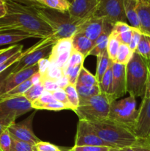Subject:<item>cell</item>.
I'll use <instances>...</instances> for the list:
<instances>
[{
  "mask_svg": "<svg viewBox=\"0 0 150 151\" xmlns=\"http://www.w3.org/2000/svg\"><path fill=\"white\" fill-rule=\"evenodd\" d=\"M7 13L0 19V30H19L30 33L36 38H44L54 32L40 18L31 4L15 0H5Z\"/></svg>",
  "mask_w": 150,
  "mask_h": 151,
  "instance_id": "6da1fadb",
  "label": "cell"
},
{
  "mask_svg": "<svg viewBox=\"0 0 150 151\" xmlns=\"http://www.w3.org/2000/svg\"><path fill=\"white\" fill-rule=\"evenodd\" d=\"M40 18L52 29L56 40L71 38L77 32L78 27L84 19L71 17L69 13H62L37 4H31Z\"/></svg>",
  "mask_w": 150,
  "mask_h": 151,
  "instance_id": "7a4b0ae2",
  "label": "cell"
},
{
  "mask_svg": "<svg viewBox=\"0 0 150 151\" xmlns=\"http://www.w3.org/2000/svg\"><path fill=\"white\" fill-rule=\"evenodd\" d=\"M89 122L97 135L113 148L132 147L138 142L132 130L114 121L106 119Z\"/></svg>",
  "mask_w": 150,
  "mask_h": 151,
  "instance_id": "3957f363",
  "label": "cell"
},
{
  "mask_svg": "<svg viewBox=\"0 0 150 151\" xmlns=\"http://www.w3.org/2000/svg\"><path fill=\"white\" fill-rule=\"evenodd\" d=\"M147 60L134 52L126 65V90L130 96L142 97L145 95L148 82Z\"/></svg>",
  "mask_w": 150,
  "mask_h": 151,
  "instance_id": "277c9868",
  "label": "cell"
},
{
  "mask_svg": "<svg viewBox=\"0 0 150 151\" xmlns=\"http://www.w3.org/2000/svg\"><path fill=\"white\" fill-rule=\"evenodd\" d=\"M111 102L107 94L100 93L97 95L79 98L78 107L74 112L79 119L94 122L108 119Z\"/></svg>",
  "mask_w": 150,
  "mask_h": 151,
  "instance_id": "5b68a950",
  "label": "cell"
},
{
  "mask_svg": "<svg viewBox=\"0 0 150 151\" xmlns=\"http://www.w3.org/2000/svg\"><path fill=\"white\" fill-rule=\"evenodd\" d=\"M138 114L135 97L129 95L126 98L111 103L108 119L132 131Z\"/></svg>",
  "mask_w": 150,
  "mask_h": 151,
  "instance_id": "8992f818",
  "label": "cell"
},
{
  "mask_svg": "<svg viewBox=\"0 0 150 151\" xmlns=\"http://www.w3.org/2000/svg\"><path fill=\"white\" fill-rule=\"evenodd\" d=\"M57 42V40L53 37V35L46 38H42L40 41L32 46V49L28 54L24 56L16 63V66L13 72H19L25 68L30 67L37 64L40 60L49 58L53 45Z\"/></svg>",
  "mask_w": 150,
  "mask_h": 151,
  "instance_id": "52a82bcc",
  "label": "cell"
},
{
  "mask_svg": "<svg viewBox=\"0 0 150 151\" xmlns=\"http://www.w3.org/2000/svg\"><path fill=\"white\" fill-rule=\"evenodd\" d=\"M124 1V0H99L92 16L103 19L113 24L119 22L127 23Z\"/></svg>",
  "mask_w": 150,
  "mask_h": 151,
  "instance_id": "ba28073f",
  "label": "cell"
},
{
  "mask_svg": "<svg viewBox=\"0 0 150 151\" xmlns=\"http://www.w3.org/2000/svg\"><path fill=\"white\" fill-rule=\"evenodd\" d=\"M32 109L31 103L24 95L0 100V119H16Z\"/></svg>",
  "mask_w": 150,
  "mask_h": 151,
  "instance_id": "9c48e42d",
  "label": "cell"
},
{
  "mask_svg": "<svg viewBox=\"0 0 150 151\" xmlns=\"http://www.w3.org/2000/svg\"><path fill=\"white\" fill-rule=\"evenodd\" d=\"M74 146H104L113 148L97 135L89 122L82 119H79L78 122Z\"/></svg>",
  "mask_w": 150,
  "mask_h": 151,
  "instance_id": "30bf717a",
  "label": "cell"
},
{
  "mask_svg": "<svg viewBox=\"0 0 150 151\" xmlns=\"http://www.w3.org/2000/svg\"><path fill=\"white\" fill-rule=\"evenodd\" d=\"M36 111H34L27 118L19 123H13L8 127L7 130L10 136L17 140L25 142L35 145L39 142L40 140L34 134L32 130V122Z\"/></svg>",
  "mask_w": 150,
  "mask_h": 151,
  "instance_id": "8fae6325",
  "label": "cell"
},
{
  "mask_svg": "<svg viewBox=\"0 0 150 151\" xmlns=\"http://www.w3.org/2000/svg\"><path fill=\"white\" fill-rule=\"evenodd\" d=\"M132 132L138 140L150 137V97H143Z\"/></svg>",
  "mask_w": 150,
  "mask_h": 151,
  "instance_id": "7c38bea8",
  "label": "cell"
},
{
  "mask_svg": "<svg viewBox=\"0 0 150 151\" xmlns=\"http://www.w3.org/2000/svg\"><path fill=\"white\" fill-rule=\"evenodd\" d=\"M113 81L110 93L107 95L111 103L123 97L126 90V66L117 63H113Z\"/></svg>",
  "mask_w": 150,
  "mask_h": 151,
  "instance_id": "4fadbf2b",
  "label": "cell"
},
{
  "mask_svg": "<svg viewBox=\"0 0 150 151\" xmlns=\"http://www.w3.org/2000/svg\"><path fill=\"white\" fill-rule=\"evenodd\" d=\"M38 72V63L30 67L25 68L16 72H13L8 76V78L5 80L4 84L1 89V95L6 94L10 90L14 88L17 86L24 81L29 80L35 72Z\"/></svg>",
  "mask_w": 150,
  "mask_h": 151,
  "instance_id": "5bb4252c",
  "label": "cell"
},
{
  "mask_svg": "<svg viewBox=\"0 0 150 151\" xmlns=\"http://www.w3.org/2000/svg\"><path fill=\"white\" fill-rule=\"evenodd\" d=\"M105 24V20L100 18L91 16L84 19L77 29L78 33H81L95 42L102 32Z\"/></svg>",
  "mask_w": 150,
  "mask_h": 151,
  "instance_id": "9a60e30c",
  "label": "cell"
},
{
  "mask_svg": "<svg viewBox=\"0 0 150 151\" xmlns=\"http://www.w3.org/2000/svg\"><path fill=\"white\" fill-rule=\"evenodd\" d=\"M99 0H73L68 11L71 17L85 19L92 16Z\"/></svg>",
  "mask_w": 150,
  "mask_h": 151,
  "instance_id": "2e32d148",
  "label": "cell"
},
{
  "mask_svg": "<svg viewBox=\"0 0 150 151\" xmlns=\"http://www.w3.org/2000/svg\"><path fill=\"white\" fill-rule=\"evenodd\" d=\"M137 13L140 21V30L150 37V3L143 0H137Z\"/></svg>",
  "mask_w": 150,
  "mask_h": 151,
  "instance_id": "e0dca14e",
  "label": "cell"
},
{
  "mask_svg": "<svg viewBox=\"0 0 150 151\" xmlns=\"http://www.w3.org/2000/svg\"><path fill=\"white\" fill-rule=\"evenodd\" d=\"M113 24L105 20V24L102 32L98 38L96 40L94 43V47L89 53V55L99 56L101 53L107 50V44H108V38L111 33Z\"/></svg>",
  "mask_w": 150,
  "mask_h": 151,
  "instance_id": "ac0fdd59",
  "label": "cell"
},
{
  "mask_svg": "<svg viewBox=\"0 0 150 151\" xmlns=\"http://www.w3.org/2000/svg\"><path fill=\"white\" fill-rule=\"evenodd\" d=\"M71 41L73 50L82 54L85 58L89 55L95 44L86 36L78 32L71 37Z\"/></svg>",
  "mask_w": 150,
  "mask_h": 151,
  "instance_id": "d6986e66",
  "label": "cell"
},
{
  "mask_svg": "<svg viewBox=\"0 0 150 151\" xmlns=\"http://www.w3.org/2000/svg\"><path fill=\"white\" fill-rule=\"evenodd\" d=\"M35 38L30 33L19 30H0V46L15 44L27 38Z\"/></svg>",
  "mask_w": 150,
  "mask_h": 151,
  "instance_id": "ffe728a7",
  "label": "cell"
},
{
  "mask_svg": "<svg viewBox=\"0 0 150 151\" xmlns=\"http://www.w3.org/2000/svg\"><path fill=\"white\" fill-rule=\"evenodd\" d=\"M137 0H124V6L125 15L129 25L140 30V21L137 13Z\"/></svg>",
  "mask_w": 150,
  "mask_h": 151,
  "instance_id": "44dd1931",
  "label": "cell"
},
{
  "mask_svg": "<svg viewBox=\"0 0 150 151\" xmlns=\"http://www.w3.org/2000/svg\"><path fill=\"white\" fill-rule=\"evenodd\" d=\"M35 4L62 13H67L71 5L68 0H36Z\"/></svg>",
  "mask_w": 150,
  "mask_h": 151,
  "instance_id": "7402d4cb",
  "label": "cell"
},
{
  "mask_svg": "<svg viewBox=\"0 0 150 151\" xmlns=\"http://www.w3.org/2000/svg\"><path fill=\"white\" fill-rule=\"evenodd\" d=\"M73 50L71 38H62V39L57 40V42L53 45L52 50H51V53L48 58L49 60L50 63H51L60 53L67 51V50Z\"/></svg>",
  "mask_w": 150,
  "mask_h": 151,
  "instance_id": "603a6c76",
  "label": "cell"
},
{
  "mask_svg": "<svg viewBox=\"0 0 150 151\" xmlns=\"http://www.w3.org/2000/svg\"><path fill=\"white\" fill-rule=\"evenodd\" d=\"M113 64V62L109 58L107 50L101 53L99 56H97V65L96 72V78L99 83L101 81V78L104 76V73L107 72L108 68Z\"/></svg>",
  "mask_w": 150,
  "mask_h": 151,
  "instance_id": "cb8c5ba5",
  "label": "cell"
},
{
  "mask_svg": "<svg viewBox=\"0 0 150 151\" xmlns=\"http://www.w3.org/2000/svg\"><path fill=\"white\" fill-rule=\"evenodd\" d=\"M99 83L98 82L95 75L91 74L83 66L79 72L75 85L93 86H99Z\"/></svg>",
  "mask_w": 150,
  "mask_h": 151,
  "instance_id": "d4e9b609",
  "label": "cell"
},
{
  "mask_svg": "<svg viewBox=\"0 0 150 151\" xmlns=\"http://www.w3.org/2000/svg\"><path fill=\"white\" fill-rule=\"evenodd\" d=\"M32 86H33V83H32V81H31L30 78H29V80L24 81V83H21L20 85L17 86L15 87L14 88L10 90V91H8L7 93L0 96V98H1V100H4V99L18 97V96H22L24 95V93L26 92L30 87H32Z\"/></svg>",
  "mask_w": 150,
  "mask_h": 151,
  "instance_id": "484cf974",
  "label": "cell"
},
{
  "mask_svg": "<svg viewBox=\"0 0 150 151\" xmlns=\"http://www.w3.org/2000/svg\"><path fill=\"white\" fill-rule=\"evenodd\" d=\"M133 53V52L129 47V45L121 44L120 47H119V52H118L116 61L113 62V63H120V64L126 66L128 63V62L129 61L131 58H132Z\"/></svg>",
  "mask_w": 150,
  "mask_h": 151,
  "instance_id": "4316f807",
  "label": "cell"
},
{
  "mask_svg": "<svg viewBox=\"0 0 150 151\" xmlns=\"http://www.w3.org/2000/svg\"><path fill=\"white\" fill-rule=\"evenodd\" d=\"M137 53L140 55L141 57L145 58L146 60L150 59V38L147 35L142 33L141 40L137 47L136 50Z\"/></svg>",
  "mask_w": 150,
  "mask_h": 151,
  "instance_id": "83f0119b",
  "label": "cell"
},
{
  "mask_svg": "<svg viewBox=\"0 0 150 151\" xmlns=\"http://www.w3.org/2000/svg\"><path fill=\"white\" fill-rule=\"evenodd\" d=\"M64 91L66 92V96H67L68 101L73 108V111H74L75 109L78 107L79 103V97L77 91H76V86L74 85V84H69L64 88Z\"/></svg>",
  "mask_w": 150,
  "mask_h": 151,
  "instance_id": "f1b7e54d",
  "label": "cell"
},
{
  "mask_svg": "<svg viewBox=\"0 0 150 151\" xmlns=\"http://www.w3.org/2000/svg\"><path fill=\"white\" fill-rule=\"evenodd\" d=\"M113 65V64H112ZM112 65L108 68L107 72L104 73V76L101 78V81H100L99 88L101 90V92L103 94H105L108 95L110 93L112 86V81H113V69H112Z\"/></svg>",
  "mask_w": 150,
  "mask_h": 151,
  "instance_id": "f546056e",
  "label": "cell"
},
{
  "mask_svg": "<svg viewBox=\"0 0 150 151\" xmlns=\"http://www.w3.org/2000/svg\"><path fill=\"white\" fill-rule=\"evenodd\" d=\"M120 44L121 43L119 42V39H118L116 36H114V35H112V34L110 33L108 38L107 52V54H108L109 55V58H110V60H112V62L116 61V57H117L118 52H119Z\"/></svg>",
  "mask_w": 150,
  "mask_h": 151,
  "instance_id": "4dcf8cb0",
  "label": "cell"
},
{
  "mask_svg": "<svg viewBox=\"0 0 150 151\" xmlns=\"http://www.w3.org/2000/svg\"><path fill=\"white\" fill-rule=\"evenodd\" d=\"M23 47L24 46L21 44H14L10 47L0 50V64L8 60L10 58L16 55V53L22 51Z\"/></svg>",
  "mask_w": 150,
  "mask_h": 151,
  "instance_id": "1f68e13d",
  "label": "cell"
},
{
  "mask_svg": "<svg viewBox=\"0 0 150 151\" xmlns=\"http://www.w3.org/2000/svg\"><path fill=\"white\" fill-rule=\"evenodd\" d=\"M76 86V85H75ZM76 91L79 94V98L91 97V96L97 95L101 93L99 86H76Z\"/></svg>",
  "mask_w": 150,
  "mask_h": 151,
  "instance_id": "d6a6232c",
  "label": "cell"
},
{
  "mask_svg": "<svg viewBox=\"0 0 150 151\" xmlns=\"http://www.w3.org/2000/svg\"><path fill=\"white\" fill-rule=\"evenodd\" d=\"M32 46L30 48L25 50V51H21L19 52L16 53V55H14L12 56L11 58H10L8 60H7L6 61H4V63L0 64V73L3 72L4 71H5L6 69H7L8 68H10V66H12L13 65H14L15 63H17L21 58H23L24 56H25L26 54H28V53L32 50Z\"/></svg>",
  "mask_w": 150,
  "mask_h": 151,
  "instance_id": "836d02e7",
  "label": "cell"
},
{
  "mask_svg": "<svg viewBox=\"0 0 150 151\" xmlns=\"http://www.w3.org/2000/svg\"><path fill=\"white\" fill-rule=\"evenodd\" d=\"M82 67H83V65L74 66H65L63 68V74L67 77L69 81V83L71 84H74V85L76 84L78 75H79V72H80L81 69Z\"/></svg>",
  "mask_w": 150,
  "mask_h": 151,
  "instance_id": "e575fe53",
  "label": "cell"
},
{
  "mask_svg": "<svg viewBox=\"0 0 150 151\" xmlns=\"http://www.w3.org/2000/svg\"><path fill=\"white\" fill-rule=\"evenodd\" d=\"M44 91L45 90H44L42 84H37V85H33L32 87H30L24 93V96L26 97V100H28L30 103H32V102L35 101V100L39 98L42 95Z\"/></svg>",
  "mask_w": 150,
  "mask_h": 151,
  "instance_id": "d590c367",
  "label": "cell"
},
{
  "mask_svg": "<svg viewBox=\"0 0 150 151\" xmlns=\"http://www.w3.org/2000/svg\"><path fill=\"white\" fill-rule=\"evenodd\" d=\"M54 101H55V99L53 97L51 92L44 91V93L42 94V95H41L39 98H38L37 100H35V101L31 103V106H32V109L39 110L43 105L47 104V103H51V102Z\"/></svg>",
  "mask_w": 150,
  "mask_h": 151,
  "instance_id": "8d00e7d4",
  "label": "cell"
},
{
  "mask_svg": "<svg viewBox=\"0 0 150 151\" xmlns=\"http://www.w3.org/2000/svg\"><path fill=\"white\" fill-rule=\"evenodd\" d=\"M63 75H64V74H63V69L59 68L58 66H55L54 64L50 63V66L49 67V69L41 76H42V78H47V79L57 81V80L60 79Z\"/></svg>",
  "mask_w": 150,
  "mask_h": 151,
  "instance_id": "74e56055",
  "label": "cell"
},
{
  "mask_svg": "<svg viewBox=\"0 0 150 151\" xmlns=\"http://www.w3.org/2000/svg\"><path fill=\"white\" fill-rule=\"evenodd\" d=\"M12 138V145L10 151H34V145L25 142Z\"/></svg>",
  "mask_w": 150,
  "mask_h": 151,
  "instance_id": "f35d334b",
  "label": "cell"
},
{
  "mask_svg": "<svg viewBox=\"0 0 150 151\" xmlns=\"http://www.w3.org/2000/svg\"><path fill=\"white\" fill-rule=\"evenodd\" d=\"M12 138L8 130H5L0 136V151H10Z\"/></svg>",
  "mask_w": 150,
  "mask_h": 151,
  "instance_id": "ab89813d",
  "label": "cell"
},
{
  "mask_svg": "<svg viewBox=\"0 0 150 151\" xmlns=\"http://www.w3.org/2000/svg\"><path fill=\"white\" fill-rule=\"evenodd\" d=\"M85 58L80 54L78 52L75 51L73 50L71 57L69 58V61L66 63V66H79V65H83L84 60Z\"/></svg>",
  "mask_w": 150,
  "mask_h": 151,
  "instance_id": "60d3db41",
  "label": "cell"
},
{
  "mask_svg": "<svg viewBox=\"0 0 150 151\" xmlns=\"http://www.w3.org/2000/svg\"><path fill=\"white\" fill-rule=\"evenodd\" d=\"M34 151H63L57 146L46 142L40 141L34 145Z\"/></svg>",
  "mask_w": 150,
  "mask_h": 151,
  "instance_id": "b9f144b4",
  "label": "cell"
},
{
  "mask_svg": "<svg viewBox=\"0 0 150 151\" xmlns=\"http://www.w3.org/2000/svg\"><path fill=\"white\" fill-rule=\"evenodd\" d=\"M51 94H52L53 97H54L55 100L60 102V103H63V104L66 105V106L69 108V109H70V110L74 111L72 106H71L70 103H69V101H68L67 96H66V92H65L64 89L58 88V89L56 90V91L51 92Z\"/></svg>",
  "mask_w": 150,
  "mask_h": 151,
  "instance_id": "7bdbcfd3",
  "label": "cell"
},
{
  "mask_svg": "<svg viewBox=\"0 0 150 151\" xmlns=\"http://www.w3.org/2000/svg\"><path fill=\"white\" fill-rule=\"evenodd\" d=\"M111 149L104 146H74L69 151H109Z\"/></svg>",
  "mask_w": 150,
  "mask_h": 151,
  "instance_id": "ee69618b",
  "label": "cell"
},
{
  "mask_svg": "<svg viewBox=\"0 0 150 151\" xmlns=\"http://www.w3.org/2000/svg\"><path fill=\"white\" fill-rule=\"evenodd\" d=\"M41 110H49V111H61V110H65V109H69V108L66 105L63 104V103H60V102L55 101L51 102V103H47V104L43 105L41 107ZM70 110V109H69Z\"/></svg>",
  "mask_w": 150,
  "mask_h": 151,
  "instance_id": "f6af8a7d",
  "label": "cell"
},
{
  "mask_svg": "<svg viewBox=\"0 0 150 151\" xmlns=\"http://www.w3.org/2000/svg\"><path fill=\"white\" fill-rule=\"evenodd\" d=\"M132 28V27L129 24H128L127 23H124V22H116L113 24V29H112L111 34L112 35H115V36H117L119 34L122 33L124 32H126V31L129 30Z\"/></svg>",
  "mask_w": 150,
  "mask_h": 151,
  "instance_id": "bcb514c9",
  "label": "cell"
},
{
  "mask_svg": "<svg viewBox=\"0 0 150 151\" xmlns=\"http://www.w3.org/2000/svg\"><path fill=\"white\" fill-rule=\"evenodd\" d=\"M141 35H142V32H141V30L135 29V28L132 29V38H131V41L129 44V47L133 52L136 50L137 47H138L140 40H141Z\"/></svg>",
  "mask_w": 150,
  "mask_h": 151,
  "instance_id": "7dc6e473",
  "label": "cell"
},
{
  "mask_svg": "<svg viewBox=\"0 0 150 151\" xmlns=\"http://www.w3.org/2000/svg\"><path fill=\"white\" fill-rule=\"evenodd\" d=\"M41 84L44 87V90L49 92H53L58 89V86H57L56 81L51 79H47V78H42L41 80Z\"/></svg>",
  "mask_w": 150,
  "mask_h": 151,
  "instance_id": "c3c4849f",
  "label": "cell"
},
{
  "mask_svg": "<svg viewBox=\"0 0 150 151\" xmlns=\"http://www.w3.org/2000/svg\"><path fill=\"white\" fill-rule=\"evenodd\" d=\"M132 29H133V27H132L130 29H129V30L122 32V33L119 34L117 36H116V38L119 39V42H120L121 44L129 45V43H130L131 41V38H132Z\"/></svg>",
  "mask_w": 150,
  "mask_h": 151,
  "instance_id": "681fc988",
  "label": "cell"
},
{
  "mask_svg": "<svg viewBox=\"0 0 150 151\" xmlns=\"http://www.w3.org/2000/svg\"><path fill=\"white\" fill-rule=\"evenodd\" d=\"M16 63H15L14 65H13L12 66H10V68H8L7 69H6L5 71H4L3 72L0 73V96H1V87H2V86H3V84H4V81H5V80L7 79V78H8L9 75H10V74L13 73V70H14L15 68H16ZM0 100H1V98H0Z\"/></svg>",
  "mask_w": 150,
  "mask_h": 151,
  "instance_id": "f907efd6",
  "label": "cell"
},
{
  "mask_svg": "<svg viewBox=\"0 0 150 151\" xmlns=\"http://www.w3.org/2000/svg\"><path fill=\"white\" fill-rule=\"evenodd\" d=\"M38 72L41 73V75H44L46 72L47 69H49L50 66V62L48 58H43L41 60H40L38 62Z\"/></svg>",
  "mask_w": 150,
  "mask_h": 151,
  "instance_id": "816d5d0a",
  "label": "cell"
},
{
  "mask_svg": "<svg viewBox=\"0 0 150 151\" xmlns=\"http://www.w3.org/2000/svg\"><path fill=\"white\" fill-rule=\"evenodd\" d=\"M132 147L135 151H150V146L142 140H138V142L132 146Z\"/></svg>",
  "mask_w": 150,
  "mask_h": 151,
  "instance_id": "f5cc1de1",
  "label": "cell"
},
{
  "mask_svg": "<svg viewBox=\"0 0 150 151\" xmlns=\"http://www.w3.org/2000/svg\"><path fill=\"white\" fill-rule=\"evenodd\" d=\"M56 82H57V86H58V88H61V89H64L69 84H70L69 79H68L66 75L62 76L60 79L56 81Z\"/></svg>",
  "mask_w": 150,
  "mask_h": 151,
  "instance_id": "db71d44e",
  "label": "cell"
},
{
  "mask_svg": "<svg viewBox=\"0 0 150 151\" xmlns=\"http://www.w3.org/2000/svg\"><path fill=\"white\" fill-rule=\"evenodd\" d=\"M13 123L15 122H12L9 119H0V136L5 130L8 128L9 126H10Z\"/></svg>",
  "mask_w": 150,
  "mask_h": 151,
  "instance_id": "11a10c76",
  "label": "cell"
},
{
  "mask_svg": "<svg viewBox=\"0 0 150 151\" xmlns=\"http://www.w3.org/2000/svg\"><path fill=\"white\" fill-rule=\"evenodd\" d=\"M147 60V65H148V82H147L146 86V93L144 97H150V59Z\"/></svg>",
  "mask_w": 150,
  "mask_h": 151,
  "instance_id": "9f6ffc18",
  "label": "cell"
},
{
  "mask_svg": "<svg viewBox=\"0 0 150 151\" xmlns=\"http://www.w3.org/2000/svg\"><path fill=\"white\" fill-rule=\"evenodd\" d=\"M30 80L32 81L33 85H37V84L41 83V80H42V76L39 72H37L32 75L30 78Z\"/></svg>",
  "mask_w": 150,
  "mask_h": 151,
  "instance_id": "6f0895ef",
  "label": "cell"
},
{
  "mask_svg": "<svg viewBox=\"0 0 150 151\" xmlns=\"http://www.w3.org/2000/svg\"><path fill=\"white\" fill-rule=\"evenodd\" d=\"M7 13V6L5 0H0V19L4 17Z\"/></svg>",
  "mask_w": 150,
  "mask_h": 151,
  "instance_id": "680465c9",
  "label": "cell"
},
{
  "mask_svg": "<svg viewBox=\"0 0 150 151\" xmlns=\"http://www.w3.org/2000/svg\"><path fill=\"white\" fill-rule=\"evenodd\" d=\"M15 1H18V2L22 3V4H35V1L36 0H15Z\"/></svg>",
  "mask_w": 150,
  "mask_h": 151,
  "instance_id": "91938a15",
  "label": "cell"
},
{
  "mask_svg": "<svg viewBox=\"0 0 150 151\" xmlns=\"http://www.w3.org/2000/svg\"><path fill=\"white\" fill-rule=\"evenodd\" d=\"M118 151H135L132 147H125L123 148H120Z\"/></svg>",
  "mask_w": 150,
  "mask_h": 151,
  "instance_id": "94428289",
  "label": "cell"
},
{
  "mask_svg": "<svg viewBox=\"0 0 150 151\" xmlns=\"http://www.w3.org/2000/svg\"><path fill=\"white\" fill-rule=\"evenodd\" d=\"M142 141H144L146 143H147V144H148L150 146V137H149V138L147 139H146V140H142Z\"/></svg>",
  "mask_w": 150,
  "mask_h": 151,
  "instance_id": "6125c7cd",
  "label": "cell"
},
{
  "mask_svg": "<svg viewBox=\"0 0 150 151\" xmlns=\"http://www.w3.org/2000/svg\"><path fill=\"white\" fill-rule=\"evenodd\" d=\"M118 150H119V149H116V148H112L111 150H109V151H118Z\"/></svg>",
  "mask_w": 150,
  "mask_h": 151,
  "instance_id": "be15d7a7",
  "label": "cell"
},
{
  "mask_svg": "<svg viewBox=\"0 0 150 151\" xmlns=\"http://www.w3.org/2000/svg\"><path fill=\"white\" fill-rule=\"evenodd\" d=\"M68 1H69V2H70V3H71V1H73V0H68Z\"/></svg>",
  "mask_w": 150,
  "mask_h": 151,
  "instance_id": "e7e4bbea",
  "label": "cell"
},
{
  "mask_svg": "<svg viewBox=\"0 0 150 151\" xmlns=\"http://www.w3.org/2000/svg\"><path fill=\"white\" fill-rule=\"evenodd\" d=\"M149 38H150V37H149Z\"/></svg>",
  "mask_w": 150,
  "mask_h": 151,
  "instance_id": "03108f58",
  "label": "cell"
}]
</instances>
